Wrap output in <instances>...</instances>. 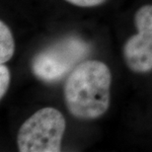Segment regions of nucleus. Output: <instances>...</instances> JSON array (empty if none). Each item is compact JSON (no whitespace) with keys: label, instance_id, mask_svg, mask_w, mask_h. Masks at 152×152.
<instances>
[{"label":"nucleus","instance_id":"6","mask_svg":"<svg viewBox=\"0 0 152 152\" xmlns=\"http://www.w3.org/2000/svg\"><path fill=\"white\" fill-rule=\"evenodd\" d=\"M10 79V71L8 67L4 65V63H1L0 65V97L1 98H3V96L7 92Z\"/></svg>","mask_w":152,"mask_h":152},{"label":"nucleus","instance_id":"7","mask_svg":"<svg viewBox=\"0 0 152 152\" xmlns=\"http://www.w3.org/2000/svg\"><path fill=\"white\" fill-rule=\"evenodd\" d=\"M66 1L79 7H94L103 4L106 0H66Z\"/></svg>","mask_w":152,"mask_h":152},{"label":"nucleus","instance_id":"3","mask_svg":"<svg viewBox=\"0 0 152 152\" xmlns=\"http://www.w3.org/2000/svg\"><path fill=\"white\" fill-rule=\"evenodd\" d=\"M65 118L54 108H44L21 126L17 136L21 152H57L61 149Z\"/></svg>","mask_w":152,"mask_h":152},{"label":"nucleus","instance_id":"4","mask_svg":"<svg viewBox=\"0 0 152 152\" xmlns=\"http://www.w3.org/2000/svg\"><path fill=\"white\" fill-rule=\"evenodd\" d=\"M137 34L124 45V57L130 70L145 73L152 70V5H144L135 14Z\"/></svg>","mask_w":152,"mask_h":152},{"label":"nucleus","instance_id":"1","mask_svg":"<svg viewBox=\"0 0 152 152\" xmlns=\"http://www.w3.org/2000/svg\"><path fill=\"white\" fill-rule=\"evenodd\" d=\"M112 74L104 62L84 60L69 73L64 85L68 111L82 120L98 118L110 106Z\"/></svg>","mask_w":152,"mask_h":152},{"label":"nucleus","instance_id":"5","mask_svg":"<svg viewBox=\"0 0 152 152\" xmlns=\"http://www.w3.org/2000/svg\"><path fill=\"white\" fill-rule=\"evenodd\" d=\"M14 39L10 29L4 22H0V63L7 62L14 53Z\"/></svg>","mask_w":152,"mask_h":152},{"label":"nucleus","instance_id":"2","mask_svg":"<svg viewBox=\"0 0 152 152\" xmlns=\"http://www.w3.org/2000/svg\"><path fill=\"white\" fill-rule=\"evenodd\" d=\"M87 42L75 36L59 39L34 57L32 70L39 80L53 83L69 74L90 54Z\"/></svg>","mask_w":152,"mask_h":152}]
</instances>
